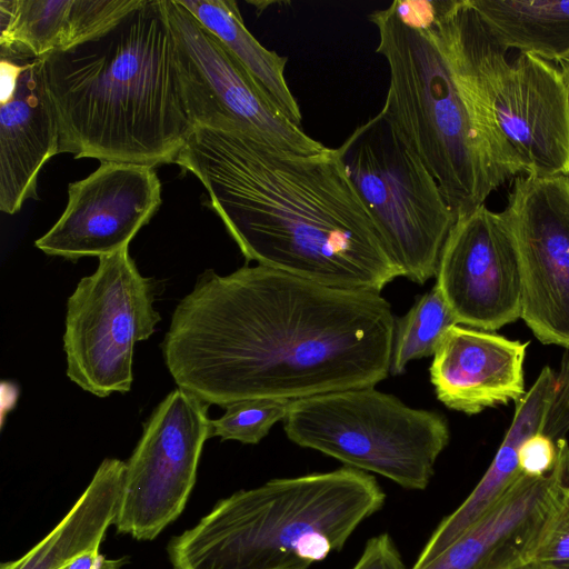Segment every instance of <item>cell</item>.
<instances>
[{
  "mask_svg": "<svg viewBox=\"0 0 569 569\" xmlns=\"http://www.w3.org/2000/svg\"><path fill=\"white\" fill-rule=\"evenodd\" d=\"M395 325L380 292L244 266L198 277L161 350L177 386L209 406L297 400L386 379Z\"/></svg>",
  "mask_w": 569,
  "mask_h": 569,
  "instance_id": "1",
  "label": "cell"
},
{
  "mask_svg": "<svg viewBox=\"0 0 569 569\" xmlns=\"http://www.w3.org/2000/svg\"><path fill=\"white\" fill-rule=\"evenodd\" d=\"M174 163L201 181L247 261L341 289L381 292L401 277L337 149L299 156L194 127Z\"/></svg>",
  "mask_w": 569,
  "mask_h": 569,
  "instance_id": "2",
  "label": "cell"
},
{
  "mask_svg": "<svg viewBox=\"0 0 569 569\" xmlns=\"http://www.w3.org/2000/svg\"><path fill=\"white\" fill-rule=\"evenodd\" d=\"M59 153L156 167L194 129L164 0L140 3L104 32L43 57Z\"/></svg>",
  "mask_w": 569,
  "mask_h": 569,
  "instance_id": "3",
  "label": "cell"
},
{
  "mask_svg": "<svg viewBox=\"0 0 569 569\" xmlns=\"http://www.w3.org/2000/svg\"><path fill=\"white\" fill-rule=\"evenodd\" d=\"M385 502L373 476L346 466L274 478L219 500L168 555L173 569H310Z\"/></svg>",
  "mask_w": 569,
  "mask_h": 569,
  "instance_id": "4",
  "label": "cell"
},
{
  "mask_svg": "<svg viewBox=\"0 0 569 569\" xmlns=\"http://www.w3.org/2000/svg\"><path fill=\"white\" fill-rule=\"evenodd\" d=\"M376 51L389 68L382 111L439 184L456 217L485 204L501 184L481 141L466 86L435 34L391 6L369 14Z\"/></svg>",
  "mask_w": 569,
  "mask_h": 569,
  "instance_id": "5",
  "label": "cell"
},
{
  "mask_svg": "<svg viewBox=\"0 0 569 569\" xmlns=\"http://www.w3.org/2000/svg\"><path fill=\"white\" fill-rule=\"evenodd\" d=\"M449 23L479 133L501 186L519 174L569 178V93L552 62L528 53L508 61L470 0Z\"/></svg>",
  "mask_w": 569,
  "mask_h": 569,
  "instance_id": "6",
  "label": "cell"
},
{
  "mask_svg": "<svg viewBox=\"0 0 569 569\" xmlns=\"http://www.w3.org/2000/svg\"><path fill=\"white\" fill-rule=\"evenodd\" d=\"M289 440L373 472L407 490H425L449 443L443 416L416 409L375 387L293 400L283 419Z\"/></svg>",
  "mask_w": 569,
  "mask_h": 569,
  "instance_id": "7",
  "label": "cell"
},
{
  "mask_svg": "<svg viewBox=\"0 0 569 569\" xmlns=\"http://www.w3.org/2000/svg\"><path fill=\"white\" fill-rule=\"evenodd\" d=\"M337 151L401 277L426 283L457 220L436 179L382 110Z\"/></svg>",
  "mask_w": 569,
  "mask_h": 569,
  "instance_id": "8",
  "label": "cell"
},
{
  "mask_svg": "<svg viewBox=\"0 0 569 569\" xmlns=\"http://www.w3.org/2000/svg\"><path fill=\"white\" fill-rule=\"evenodd\" d=\"M154 287L128 248L99 257L67 302L63 349L67 376L97 397L130 390L133 350L161 320L153 308Z\"/></svg>",
  "mask_w": 569,
  "mask_h": 569,
  "instance_id": "9",
  "label": "cell"
},
{
  "mask_svg": "<svg viewBox=\"0 0 569 569\" xmlns=\"http://www.w3.org/2000/svg\"><path fill=\"white\" fill-rule=\"evenodd\" d=\"M182 99L193 127L254 134L299 156L328 149L287 119L221 41L178 0H164Z\"/></svg>",
  "mask_w": 569,
  "mask_h": 569,
  "instance_id": "10",
  "label": "cell"
},
{
  "mask_svg": "<svg viewBox=\"0 0 569 569\" xmlns=\"http://www.w3.org/2000/svg\"><path fill=\"white\" fill-rule=\"evenodd\" d=\"M209 405L178 387L153 410L126 461L114 526L137 540L154 539L182 512L196 483Z\"/></svg>",
  "mask_w": 569,
  "mask_h": 569,
  "instance_id": "11",
  "label": "cell"
},
{
  "mask_svg": "<svg viewBox=\"0 0 569 569\" xmlns=\"http://www.w3.org/2000/svg\"><path fill=\"white\" fill-rule=\"evenodd\" d=\"M501 213L519 252L521 318L540 342L569 350V178L518 176Z\"/></svg>",
  "mask_w": 569,
  "mask_h": 569,
  "instance_id": "12",
  "label": "cell"
},
{
  "mask_svg": "<svg viewBox=\"0 0 569 569\" xmlns=\"http://www.w3.org/2000/svg\"><path fill=\"white\" fill-rule=\"evenodd\" d=\"M435 287L458 325L495 331L521 318V268L501 212L485 204L458 217L441 250Z\"/></svg>",
  "mask_w": 569,
  "mask_h": 569,
  "instance_id": "13",
  "label": "cell"
},
{
  "mask_svg": "<svg viewBox=\"0 0 569 569\" xmlns=\"http://www.w3.org/2000/svg\"><path fill=\"white\" fill-rule=\"evenodd\" d=\"M160 204L161 183L152 167L100 162L69 184L64 211L34 244L69 260L109 256L128 248Z\"/></svg>",
  "mask_w": 569,
  "mask_h": 569,
  "instance_id": "14",
  "label": "cell"
},
{
  "mask_svg": "<svg viewBox=\"0 0 569 569\" xmlns=\"http://www.w3.org/2000/svg\"><path fill=\"white\" fill-rule=\"evenodd\" d=\"M0 210L37 197L38 174L59 153L60 132L43 57L0 49Z\"/></svg>",
  "mask_w": 569,
  "mask_h": 569,
  "instance_id": "15",
  "label": "cell"
},
{
  "mask_svg": "<svg viewBox=\"0 0 569 569\" xmlns=\"http://www.w3.org/2000/svg\"><path fill=\"white\" fill-rule=\"evenodd\" d=\"M546 475L520 473L490 508L422 569H521L529 563L563 489L569 485V443L560 439Z\"/></svg>",
  "mask_w": 569,
  "mask_h": 569,
  "instance_id": "16",
  "label": "cell"
},
{
  "mask_svg": "<svg viewBox=\"0 0 569 569\" xmlns=\"http://www.w3.org/2000/svg\"><path fill=\"white\" fill-rule=\"evenodd\" d=\"M511 425L489 468L468 497L445 517L410 569H422L465 533L521 473V443L537 432L557 441L569 431V351L556 373L545 367L535 383L516 403Z\"/></svg>",
  "mask_w": 569,
  "mask_h": 569,
  "instance_id": "17",
  "label": "cell"
},
{
  "mask_svg": "<svg viewBox=\"0 0 569 569\" xmlns=\"http://www.w3.org/2000/svg\"><path fill=\"white\" fill-rule=\"evenodd\" d=\"M528 342L456 325L443 336L429 368L437 399L447 408L477 415L518 402L526 393Z\"/></svg>",
  "mask_w": 569,
  "mask_h": 569,
  "instance_id": "18",
  "label": "cell"
},
{
  "mask_svg": "<svg viewBox=\"0 0 569 569\" xmlns=\"http://www.w3.org/2000/svg\"><path fill=\"white\" fill-rule=\"evenodd\" d=\"M124 468L126 461L104 459L63 519L22 558L1 569H62L81 553L99 549L116 521Z\"/></svg>",
  "mask_w": 569,
  "mask_h": 569,
  "instance_id": "19",
  "label": "cell"
},
{
  "mask_svg": "<svg viewBox=\"0 0 569 569\" xmlns=\"http://www.w3.org/2000/svg\"><path fill=\"white\" fill-rule=\"evenodd\" d=\"M483 26L505 50L548 62L569 60V0H470Z\"/></svg>",
  "mask_w": 569,
  "mask_h": 569,
  "instance_id": "20",
  "label": "cell"
},
{
  "mask_svg": "<svg viewBox=\"0 0 569 569\" xmlns=\"http://www.w3.org/2000/svg\"><path fill=\"white\" fill-rule=\"evenodd\" d=\"M213 33L251 77L267 99L301 127V111L284 78L288 57L266 49L246 28L233 0H178Z\"/></svg>",
  "mask_w": 569,
  "mask_h": 569,
  "instance_id": "21",
  "label": "cell"
},
{
  "mask_svg": "<svg viewBox=\"0 0 569 569\" xmlns=\"http://www.w3.org/2000/svg\"><path fill=\"white\" fill-rule=\"evenodd\" d=\"M71 0H1L0 49L36 57L62 50Z\"/></svg>",
  "mask_w": 569,
  "mask_h": 569,
  "instance_id": "22",
  "label": "cell"
},
{
  "mask_svg": "<svg viewBox=\"0 0 569 569\" xmlns=\"http://www.w3.org/2000/svg\"><path fill=\"white\" fill-rule=\"evenodd\" d=\"M458 325L440 292L433 288L396 319L390 372H405L410 361L433 356L446 332Z\"/></svg>",
  "mask_w": 569,
  "mask_h": 569,
  "instance_id": "23",
  "label": "cell"
},
{
  "mask_svg": "<svg viewBox=\"0 0 569 569\" xmlns=\"http://www.w3.org/2000/svg\"><path fill=\"white\" fill-rule=\"evenodd\" d=\"M292 401L254 398L229 403L222 417L210 421V438L256 445L277 422L283 421Z\"/></svg>",
  "mask_w": 569,
  "mask_h": 569,
  "instance_id": "24",
  "label": "cell"
},
{
  "mask_svg": "<svg viewBox=\"0 0 569 569\" xmlns=\"http://www.w3.org/2000/svg\"><path fill=\"white\" fill-rule=\"evenodd\" d=\"M140 1L71 0L63 49L73 47L104 32L132 11Z\"/></svg>",
  "mask_w": 569,
  "mask_h": 569,
  "instance_id": "25",
  "label": "cell"
},
{
  "mask_svg": "<svg viewBox=\"0 0 569 569\" xmlns=\"http://www.w3.org/2000/svg\"><path fill=\"white\" fill-rule=\"evenodd\" d=\"M533 569H569V485L548 520L529 559Z\"/></svg>",
  "mask_w": 569,
  "mask_h": 569,
  "instance_id": "26",
  "label": "cell"
},
{
  "mask_svg": "<svg viewBox=\"0 0 569 569\" xmlns=\"http://www.w3.org/2000/svg\"><path fill=\"white\" fill-rule=\"evenodd\" d=\"M557 458V440L546 432H537L527 438L519 448V469L527 476L540 477L555 467Z\"/></svg>",
  "mask_w": 569,
  "mask_h": 569,
  "instance_id": "27",
  "label": "cell"
},
{
  "mask_svg": "<svg viewBox=\"0 0 569 569\" xmlns=\"http://www.w3.org/2000/svg\"><path fill=\"white\" fill-rule=\"evenodd\" d=\"M351 569H407V567L393 538L388 532H383L366 542L361 556Z\"/></svg>",
  "mask_w": 569,
  "mask_h": 569,
  "instance_id": "28",
  "label": "cell"
},
{
  "mask_svg": "<svg viewBox=\"0 0 569 569\" xmlns=\"http://www.w3.org/2000/svg\"><path fill=\"white\" fill-rule=\"evenodd\" d=\"M128 558L109 559L99 552V549L88 550L76 557L62 569H121Z\"/></svg>",
  "mask_w": 569,
  "mask_h": 569,
  "instance_id": "29",
  "label": "cell"
},
{
  "mask_svg": "<svg viewBox=\"0 0 569 569\" xmlns=\"http://www.w3.org/2000/svg\"><path fill=\"white\" fill-rule=\"evenodd\" d=\"M569 93V60L561 64L560 69Z\"/></svg>",
  "mask_w": 569,
  "mask_h": 569,
  "instance_id": "30",
  "label": "cell"
},
{
  "mask_svg": "<svg viewBox=\"0 0 569 569\" xmlns=\"http://www.w3.org/2000/svg\"><path fill=\"white\" fill-rule=\"evenodd\" d=\"M521 569H533V568L527 566V567H523Z\"/></svg>",
  "mask_w": 569,
  "mask_h": 569,
  "instance_id": "31",
  "label": "cell"
}]
</instances>
